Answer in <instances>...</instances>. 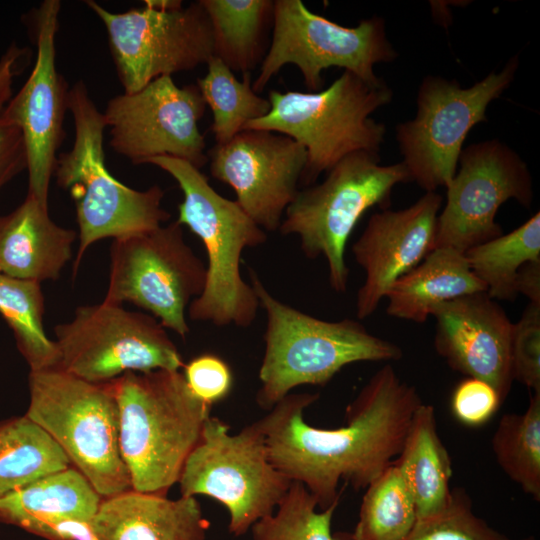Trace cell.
Returning a JSON list of instances; mask_svg holds the SVG:
<instances>
[{
  "label": "cell",
  "instance_id": "cell-1",
  "mask_svg": "<svg viewBox=\"0 0 540 540\" xmlns=\"http://www.w3.org/2000/svg\"><path fill=\"white\" fill-rule=\"evenodd\" d=\"M318 398V393H289L258 423L271 463L303 484L324 510L340 501V482L365 490L394 463L423 401L390 364L363 386L341 427L317 428L305 421V409Z\"/></svg>",
  "mask_w": 540,
  "mask_h": 540
},
{
  "label": "cell",
  "instance_id": "cell-2",
  "mask_svg": "<svg viewBox=\"0 0 540 540\" xmlns=\"http://www.w3.org/2000/svg\"><path fill=\"white\" fill-rule=\"evenodd\" d=\"M112 383L131 487L166 496L199 442L212 405L191 391L180 371H129Z\"/></svg>",
  "mask_w": 540,
  "mask_h": 540
},
{
  "label": "cell",
  "instance_id": "cell-3",
  "mask_svg": "<svg viewBox=\"0 0 540 540\" xmlns=\"http://www.w3.org/2000/svg\"><path fill=\"white\" fill-rule=\"evenodd\" d=\"M145 164L159 167L178 183L183 201L176 221L197 235L206 250V283L188 307L189 318L218 327H249L260 306L251 284L242 277L241 256L245 249L263 245L267 233L235 200L220 195L191 163L158 156Z\"/></svg>",
  "mask_w": 540,
  "mask_h": 540
},
{
  "label": "cell",
  "instance_id": "cell-4",
  "mask_svg": "<svg viewBox=\"0 0 540 540\" xmlns=\"http://www.w3.org/2000/svg\"><path fill=\"white\" fill-rule=\"evenodd\" d=\"M251 286L266 313L265 351L256 402L270 410L301 385H326L343 367L362 361H397L395 343L371 334L359 321H325L275 298L254 269Z\"/></svg>",
  "mask_w": 540,
  "mask_h": 540
},
{
  "label": "cell",
  "instance_id": "cell-5",
  "mask_svg": "<svg viewBox=\"0 0 540 540\" xmlns=\"http://www.w3.org/2000/svg\"><path fill=\"white\" fill-rule=\"evenodd\" d=\"M68 110L74 122V142L69 151L58 154L54 175L75 205L79 227L75 275L93 243L152 231L168 221L170 213L161 207L164 191L160 186L136 190L109 172L105 164L104 115L81 80L69 89Z\"/></svg>",
  "mask_w": 540,
  "mask_h": 540
},
{
  "label": "cell",
  "instance_id": "cell-6",
  "mask_svg": "<svg viewBox=\"0 0 540 540\" xmlns=\"http://www.w3.org/2000/svg\"><path fill=\"white\" fill-rule=\"evenodd\" d=\"M392 97L383 79L369 83L343 71L329 87L317 92L271 90L269 112L244 129L279 133L301 144L307 160L300 183L310 186L349 154H379L386 126L370 115Z\"/></svg>",
  "mask_w": 540,
  "mask_h": 540
},
{
  "label": "cell",
  "instance_id": "cell-7",
  "mask_svg": "<svg viewBox=\"0 0 540 540\" xmlns=\"http://www.w3.org/2000/svg\"><path fill=\"white\" fill-rule=\"evenodd\" d=\"M26 416L40 426L102 498L132 489L119 445L112 381L92 383L58 368L30 371Z\"/></svg>",
  "mask_w": 540,
  "mask_h": 540
},
{
  "label": "cell",
  "instance_id": "cell-8",
  "mask_svg": "<svg viewBox=\"0 0 540 540\" xmlns=\"http://www.w3.org/2000/svg\"><path fill=\"white\" fill-rule=\"evenodd\" d=\"M411 182L402 162L381 165L377 153L354 152L340 160L319 184L299 190L287 207L279 231L296 235L309 259L323 256L331 288L347 290L345 260L348 239L373 206L388 209L393 188Z\"/></svg>",
  "mask_w": 540,
  "mask_h": 540
},
{
  "label": "cell",
  "instance_id": "cell-9",
  "mask_svg": "<svg viewBox=\"0 0 540 540\" xmlns=\"http://www.w3.org/2000/svg\"><path fill=\"white\" fill-rule=\"evenodd\" d=\"M292 482L271 463L258 421L231 434L211 415L178 480L181 496L203 495L223 505L235 537L271 514Z\"/></svg>",
  "mask_w": 540,
  "mask_h": 540
},
{
  "label": "cell",
  "instance_id": "cell-10",
  "mask_svg": "<svg viewBox=\"0 0 540 540\" xmlns=\"http://www.w3.org/2000/svg\"><path fill=\"white\" fill-rule=\"evenodd\" d=\"M519 66L517 56L469 88L440 76L423 78L412 120L396 126V140L411 181L425 192L446 187L456 174L470 130L486 122L488 105L508 89Z\"/></svg>",
  "mask_w": 540,
  "mask_h": 540
},
{
  "label": "cell",
  "instance_id": "cell-11",
  "mask_svg": "<svg viewBox=\"0 0 540 540\" xmlns=\"http://www.w3.org/2000/svg\"><path fill=\"white\" fill-rule=\"evenodd\" d=\"M397 56L383 18L373 16L345 27L310 11L301 0H275L269 48L252 88L257 94L262 92L287 64L299 69L310 92L321 90L322 72L331 67L376 83L381 78L375 75L374 65L392 62Z\"/></svg>",
  "mask_w": 540,
  "mask_h": 540
},
{
  "label": "cell",
  "instance_id": "cell-12",
  "mask_svg": "<svg viewBox=\"0 0 540 540\" xmlns=\"http://www.w3.org/2000/svg\"><path fill=\"white\" fill-rule=\"evenodd\" d=\"M206 283V266L186 243L177 221L116 238L110 247L109 283L103 301L129 302L185 338L186 309Z\"/></svg>",
  "mask_w": 540,
  "mask_h": 540
},
{
  "label": "cell",
  "instance_id": "cell-13",
  "mask_svg": "<svg viewBox=\"0 0 540 540\" xmlns=\"http://www.w3.org/2000/svg\"><path fill=\"white\" fill-rule=\"evenodd\" d=\"M58 369L92 383L112 381L129 371H180L181 354L154 316L103 301L77 307L56 325Z\"/></svg>",
  "mask_w": 540,
  "mask_h": 540
},
{
  "label": "cell",
  "instance_id": "cell-14",
  "mask_svg": "<svg viewBox=\"0 0 540 540\" xmlns=\"http://www.w3.org/2000/svg\"><path fill=\"white\" fill-rule=\"evenodd\" d=\"M85 4L106 28L124 93H134L158 77L193 70L214 56L211 24L200 0L174 10L144 5L121 13L94 0Z\"/></svg>",
  "mask_w": 540,
  "mask_h": 540
},
{
  "label": "cell",
  "instance_id": "cell-15",
  "mask_svg": "<svg viewBox=\"0 0 540 540\" xmlns=\"http://www.w3.org/2000/svg\"><path fill=\"white\" fill-rule=\"evenodd\" d=\"M206 104L196 84L179 87L158 77L134 93L111 98L103 112L110 146L134 165L153 157L185 160L198 169L208 163L198 123Z\"/></svg>",
  "mask_w": 540,
  "mask_h": 540
},
{
  "label": "cell",
  "instance_id": "cell-16",
  "mask_svg": "<svg viewBox=\"0 0 540 540\" xmlns=\"http://www.w3.org/2000/svg\"><path fill=\"white\" fill-rule=\"evenodd\" d=\"M458 162L437 218L435 248L465 253L503 234L495 217L504 202L515 199L530 208L533 187L527 164L498 139L467 146Z\"/></svg>",
  "mask_w": 540,
  "mask_h": 540
},
{
  "label": "cell",
  "instance_id": "cell-17",
  "mask_svg": "<svg viewBox=\"0 0 540 540\" xmlns=\"http://www.w3.org/2000/svg\"><path fill=\"white\" fill-rule=\"evenodd\" d=\"M60 9L59 0H45L33 12L36 62L22 88L0 113L22 132L27 154V194L45 204H48L57 150L65 137L63 123L68 110L69 87L56 68L55 39Z\"/></svg>",
  "mask_w": 540,
  "mask_h": 540
},
{
  "label": "cell",
  "instance_id": "cell-18",
  "mask_svg": "<svg viewBox=\"0 0 540 540\" xmlns=\"http://www.w3.org/2000/svg\"><path fill=\"white\" fill-rule=\"evenodd\" d=\"M213 178L232 187L235 201L265 232L277 231L305 169V148L267 130L244 129L207 151Z\"/></svg>",
  "mask_w": 540,
  "mask_h": 540
},
{
  "label": "cell",
  "instance_id": "cell-19",
  "mask_svg": "<svg viewBox=\"0 0 540 540\" xmlns=\"http://www.w3.org/2000/svg\"><path fill=\"white\" fill-rule=\"evenodd\" d=\"M442 202L437 192H425L408 208L371 215L352 246L355 261L365 272L356 296L358 319L372 315L393 283L435 249Z\"/></svg>",
  "mask_w": 540,
  "mask_h": 540
},
{
  "label": "cell",
  "instance_id": "cell-20",
  "mask_svg": "<svg viewBox=\"0 0 540 540\" xmlns=\"http://www.w3.org/2000/svg\"><path fill=\"white\" fill-rule=\"evenodd\" d=\"M434 346L455 371L489 383L502 403L508 396L513 324L486 292L452 299L434 307Z\"/></svg>",
  "mask_w": 540,
  "mask_h": 540
},
{
  "label": "cell",
  "instance_id": "cell-21",
  "mask_svg": "<svg viewBox=\"0 0 540 540\" xmlns=\"http://www.w3.org/2000/svg\"><path fill=\"white\" fill-rule=\"evenodd\" d=\"M91 526L97 540H206L210 522L196 497L130 489L103 498Z\"/></svg>",
  "mask_w": 540,
  "mask_h": 540
},
{
  "label": "cell",
  "instance_id": "cell-22",
  "mask_svg": "<svg viewBox=\"0 0 540 540\" xmlns=\"http://www.w3.org/2000/svg\"><path fill=\"white\" fill-rule=\"evenodd\" d=\"M75 239L74 230L52 221L48 204L27 194L15 210L0 215V273L39 283L56 280Z\"/></svg>",
  "mask_w": 540,
  "mask_h": 540
},
{
  "label": "cell",
  "instance_id": "cell-23",
  "mask_svg": "<svg viewBox=\"0 0 540 540\" xmlns=\"http://www.w3.org/2000/svg\"><path fill=\"white\" fill-rule=\"evenodd\" d=\"M102 497L73 466L43 476L0 498V522L50 540L64 521L91 523Z\"/></svg>",
  "mask_w": 540,
  "mask_h": 540
},
{
  "label": "cell",
  "instance_id": "cell-24",
  "mask_svg": "<svg viewBox=\"0 0 540 540\" xmlns=\"http://www.w3.org/2000/svg\"><path fill=\"white\" fill-rule=\"evenodd\" d=\"M477 292H486V287L464 253L435 248L389 288L386 311L391 317L424 323L435 306Z\"/></svg>",
  "mask_w": 540,
  "mask_h": 540
},
{
  "label": "cell",
  "instance_id": "cell-25",
  "mask_svg": "<svg viewBox=\"0 0 540 540\" xmlns=\"http://www.w3.org/2000/svg\"><path fill=\"white\" fill-rule=\"evenodd\" d=\"M436 423L434 407L423 402L413 415L395 460L414 500L417 521L442 511L451 496V459Z\"/></svg>",
  "mask_w": 540,
  "mask_h": 540
},
{
  "label": "cell",
  "instance_id": "cell-26",
  "mask_svg": "<svg viewBox=\"0 0 540 540\" xmlns=\"http://www.w3.org/2000/svg\"><path fill=\"white\" fill-rule=\"evenodd\" d=\"M210 20L213 55L231 71L251 73L263 61L272 34V0H200Z\"/></svg>",
  "mask_w": 540,
  "mask_h": 540
},
{
  "label": "cell",
  "instance_id": "cell-27",
  "mask_svg": "<svg viewBox=\"0 0 540 540\" xmlns=\"http://www.w3.org/2000/svg\"><path fill=\"white\" fill-rule=\"evenodd\" d=\"M70 466L58 444L26 415L0 422V498Z\"/></svg>",
  "mask_w": 540,
  "mask_h": 540
},
{
  "label": "cell",
  "instance_id": "cell-28",
  "mask_svg": "<svg viewBox=\"0 0 540 540\" xmlns=\"http://www.w3.org/2000/svg\"><path fill=\"white\" fill-rule=\"evenodd\" d=\"M464 255L490 298L514 301L520 267L540 259V213L513 231L468 249Z\"/></svg>",
  "mask_w": 540,
  "mask_h": 540
},
{
  "label": "cell",
  "instance_id": "cell-29",
  "mask_svg": "<svg viewBox=\"0 0 540 540\" xmlns=\"http://www.w3.org/2000/svg\"><path fill=\"white\" fill-rule=\"evenodd\" d=\"M0 313L12 329L30 371L58 367L57 345L44 330L45 300L41 283L0 273Z\"/></svg>",
  "mask_w": 540,
  "mask_h": 540
},
{
  "label": "cell",
  "instance_id": "cell-30",
  "mask_svg": "<svg viewBox=\"0 0 540 540\" xmlns=\"http://www.w3.org/2000/svg\"><path fill=\"white\" fill-rule=\"evenodd\" d=\"M206 65L207 72L197 79L196 85L212 112L211 132L216 144H224L249 122L264 117L270 110V102L253 90L251 73H244L239 81L214 56Z\"/></svg>",
  "mask_w": 540,
  "mask_h": 540
},
{
  "label": "cell",
  "instance_id": "cell-31",
  "mask_svg": "<svg viewBox=\"0 0 540 540\" xmlns=\"http://www.w3.org/2000/svg\"><path fill=\"white\" fill-rule=\"evenodd\" d=\"M502 471L535 501H540V391L523 413L504 414L491 440Z\"/></svg>",
  "mask_w": 540,
  "mask_h": 540
},
{
  "label": "cell",
  "instance_id": "cell-32",
  "mask_svg": "<svg viewBox=\"0 0 540 540\" xmlns=\"http://www.w3.org/2000/svg\"><path fill=\"white\" fill-rule=\"evenodd\" d=\"M417 521L414 500L395 461L366 489L353 540H404Z\"/></svg>",
  "mask_w": 540,
  "mask_h": 540
},
{
  "label": "cell",
  "instance_id": "cell-33",
  "mask_svg": "<svg viewBox=\"0 0 540 540\" xmlns=\"http://www.w3.org/2000/svg\"><path fill=\"white\" fill-rule=\"evenodd\" d=\"M339 502L320 510L317 500L293 481L276 509L250 528L253 540H353L351 534L331 532Z\"/></svg>",
  "mask_w": 540,
  "mask_h": 540
},
{
  "label": "cell",
  "instance_id": "cell-34",
  "mask_svg": "<svg viewBox=\"0 0 540 540\" xmlns=\"http://www.w3.org/2000/svg\"><path fill=\"white\" fill-rule=\"evenodd\" d=\"M404 540H509L477 516L463 488L451 489L446 507L439 513L416 521Z\"/></svg>",
  "mask_w": 540,
  "mask_h": 540
},
{
  "label": "cell",
  "instance_id": "cell-35",
  "mask_svg": "<svg viewBox=\"0 0 540 540\" xmlns=\"http://www.w3.org/2000/svg\"><path fill=\"white\" fill-rule=\"evenodd\" d=\"M511 372L513 380L540 391V305L529 303L513 324Z\"/></svg>",
  "mask_w": 540,
  "mask_h": 540
},
{
  "label": "cell",
  "instance_id": "cell-36",
  "mask_svg": "<svg viewBox=\"0 0 540 540\" xmlns=\"http://www.w3.org/2000/svg\"><path fill=\"white\" fill-rule=\"evenodd\" d=\"M183 368V375L191 391L212 406L225 399L232 389L231 369L217 355L209 353L198 355Z\"/></svg>",
  "mask_w": 540,
  "mask_h": 540
},
{
  "label": "cell",
  "instance_id": "cell-37",
  "mask_svg": "<svg viewBox=\"0 0 540 540\" xmlns=\"http://www.w3.org/2000/svg\"><path fill=\"white\" fill-rule=\"evenodd\" d=\"M502 401L489 383L466 377L454 389L451 409L461 423L479 426L486 423L499 409Z\"/></svg>",
  "mask_w": 540,
  "mask_h": 540
},
{
  "label": "cell",
  "instance_id": "cell-38",
  "mask_svg": "<svg viewBox=\"0 0 540 540\" xmlns=\"http://www.w3.org/2000/svg\"><path fill=\"white\" fill-rule=\"evenodd\" d=\"M27 169V154L20 128L0 115V190Z\"/></svg>",
  "mask_w": 540,
  "mask_h": 540
},
{
  "label": "cell",
  "instance_id": "cell-39",
  "mask_svg": "<svg viewBox=\"0 0 540 540\" xmlns=\"http://www.w3.org/2000/svg\"><path fill=\"white\" fill-rule=\"evenodd\" d=\"M30 52L13 43L0 58V113L12 97L13 79L24 68Z\"/></svg>",
  "mask_w": 540,
  "mask_h": 540
},
{
  "label": "cell",
  "instance_id": "cell-40",
  "mask_svg": "<svg viewBox=\"0 0 540 540\" xmlns=\"http://www.w3.org/2000/svg\"><path fill=\"white\" fill-rule=\"evenodd\" d=\"M516 291L529 303L540 305V259L523 264L516 277Z\"/></svg>",
  "mask_w": 540,
  "mask_h": 540
},
{
  "label": "cell",
  "instance_id": "cell-41",
  "mask_svg": "<svg viewBox=\"0 0 540 540\" xmlns=\"http://www.w3.org/2000/svg\"><path fill=\"white\" fill-rule=\"evenodd\" d=\"M143 3L159 10H174L183 7L181 0H146Z\"/></svg>",
  "mask_w": 540,
  "mask_h": 540
},
{
  "label": "cell",
  "instance_id": "cell-42",
  "mask_svg": "<svg viewBox=\"0 0 540 540\" xmlns=\"http://www.w3.org/2000/svg\"><path fill=\"white\" fill-rule=\"evenodd\" d=\"M521 540H535V538L533 536H529V537L523 538Z\"/></svg>",
  "mask_w": 540,
  "mask_h": 540
}]
</instances>
